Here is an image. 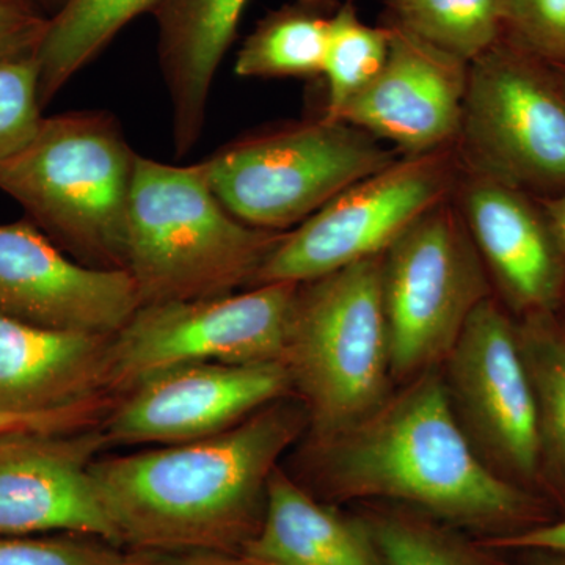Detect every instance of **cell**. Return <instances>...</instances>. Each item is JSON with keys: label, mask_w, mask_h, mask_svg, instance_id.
<instances>
[{"label": "cell", "mask_w": 565, "mask_h": 565, "mask_svg": "<svg viewBox=\"0 0 565 565\" xmlns=\"http://www.w3.org/2000/svg\"><path fill=\"white\" fill-rule=\"evenodd\" d=\"M399 158L363 129L322 115L230 141L200 166L234 217L286 233Z\"/></svg>", "instance_id": "8992f818"}, {"label": "cell", "mask_w": 565, "mask_h": 565, "mask_svg": "<svg viewBox=\"0 0 565 565\" xmlns=\"http://www.w3.org/2000/svg\"><path fill=\"white\" fill-rule=\"evenodd\" d=\"M390 51V29L364 24L352 0L334 10L323 58L327 84L323 117L337 120L345 104L359 95L384 68Z\"/></svg>", "instance_id": "d4e9b609"}, {"label": "cell", "mask_w": 565, "mask_h": 565, "mask_svg": "<svg viewBox=\"0 0 565 565\" xmlns=\"http://www.w3.org/2000/svg\"><path fill=\"white\" fill-rule=\"evenodd\" d=\"M47 22L25 0H0V65L35 57Z\"/></svg>", "instance_id": "f1b7e54d"}, {"label": "cell", "mask_w": 565, "mask_h": 565, "mask_svg": "<svg viewBox=\"0 0 565 565\" xmlns=\"http://www.w3.org/2000/svg\"><path fill=\"white\" fill-rule=\"evenodd\" d=\"M504 0H392L390 25L470 65L503 39Z\"/></svg>", "instance_id": "603a6c76"}, {"label": "cell", "mask_w": 565, "mask_h": 565, "mask_svg": "<svg viewBox=\"0 0 565 565\" xmlns=\"http://www.w3.org/2000/svg\"><path fill=\"white\" fill-rule=\"evenodd\" d=\"M382 292L393 377L446 360L476 307L490 296L455 196L427 211L384 253Z\"/></svg>", "instance_id": "ba28073f"}, {"label": "cell", "mask_w": 565, "mask_h": 565, "mask_svg": "<svg viewBox=\"0 0 565 565\" xmlns=\"http://www.w3.org/2000/svg\"><path fill=\"white\" fill-rule=\"evenodd\" d=\"M120 546L90 537L62 534L55 537L0 534V565H126Z\"/></svg>", "instance_id": "83f0119b"}, {"label": "cell", "mask_w": 565, "mask_h": 565, "mask_svg": "<svg viewBox=\"0 0 565 565\" xmlns=\"http://www.w3.org/2000/svg\"><path fill=\"white\" fill-rule=\"evenodd\" d=\"M241 555L255 565H386L359 516L341 514L277 468L262 527Z\"/></svg>", "instance_id": "d6986e66"}, {"label": "cell", "mask_w": 565, "mask_h": 565, "mask_svg": "<svg viewBox=\"0 0 565 565\" xmlns=\"http://www.w3.org/2000/svg\"><path fill=\"white\" fill-rule=\"evenodd\" d=\"M516 334L533 385L542 455L565 479V329L555 313H531Z\"/></svg>", "instance_id": "cb8c5ba5"}, {"label": "cell", "mask_w": 565, "mask_h": 565, "mask_svg": "<svg viewBox=\"0 0 565 565\" xmlns=\"http://www.w3.org/2000/svg\"><path fill=\"white\" fill-rule=\"evenodd\" d=\"M382 258L297 286L281 363L307 408L311 441L344 433L388 397Z\"/></svg>", "instance_id": "5b68a950"}, {"label": "cell", "mask_w": 565, "mask_h": 565, "mask_svg": "<svg viewBox=\"0 0 565 565\" xmlns=\"http://www.w3.org/2000/svg\"><path fill=\"white\" fill-rule=\"evenodd\" d=\"M140 308L128 270L71 258L31 221L0 225V310L44 329L114 334Z\"/></svg>", "instance_id": "5bb4252c"}, {"label": "cell", "mask_w": 565, "mask_h": 565, "mask_svg": "<svg viewBox=\"0 0 565 565\" xmlns=\"http://www.w3.org/2000/svg\"><path fill=\"white\" fill-rule=\"evenodd\" d=\"M446 360V388L479 444L508 473L533 479L542 457L533 385L516 326L492 297L475 308Z\"/></svg>", "instance_id": "7c38bea8"}, {"label": "cell", "mask_w": 565, "mask_h": 565, "mask_svg": "<svg viewBox=\"0 0 565 565\" xmlns=\"http://www.w3.org/2000/svg\"><path fill=\"white\" fill-rule=\"evenodd\" d=\"M307 429V408L288 396L211 437L98 457L92 476L121 548L243 552L278 460Z\"/></svg>", "instance_id": "6da1fadb"}, {"label": "cell", "mask_w": 565, "mask_h": 565, "mask_svg": "<svg viewBox=\"0 0 565 565\" xmlns=\"http://www.w3.org/2000/svg\"><path fill=\"white\" fill-rule=\"evenodd\" d=\"M338 6L334 0H294L267 14L237 52L234 73L248 79L322 76Z\"/></svg>", "instance_id": "44dd1931"}, {"label": "cell", "mask_w": 565, "mask_h": 565, "mask_svg": "<svg viewBox=\"0 0 565 565\" xmlns=\"http://www.w3.org/2000/svg\"><path fill=\"white\" fill-rule=\"evenodd\" d=\"M126 565H255L241 553L211 552V550H193V552H137L126 550Z\"/></svg>", "instance_id": "1f68e13d"}, {"label": "cell", "mask_w": 565, "mask_h": 565, "mask_svg": "<svg viewBox=\"0 0 565 565\" xmlns=\"http://www.w3.org/2000/svg\"><path fill=\"white\" fill-rule=\"evenodd\" d=\"M556 71H557V70H556ZM557 74H559L561 79H563V84H564V87H565V70H563V71H557Z\"/></svg>", "instance_id": "d590c367"}, {"label": "cell", "mask_w": 565, "mask_h": 565, "mask_svg": "<svg viewBox=\"0 0 565 565\" xmlns=\"http://www.w3.org/2000/svg\"><path fill=\"white\" fill-rule=\"evenodd\" d=\"M248 0H159L158 58L172 109L174 151L202 139L212 84Z\"/></svg>", "instance_id": "ac0fdd59"}, {"label": "cell", "mask_w": 565, "mask_h": 565, "mask_svg": "<svg viewBox=\"0 0 565 565\" xmlns=\"http://www.w3.org/2000/svg\"><path fill=\"white\" fill-rule=\"evenodd\" d=\"M544 207L546 217L552 223L553 232L556 234L557 243L565 258V193L553 196V199L539 200Z\"/></svg>", "instance_id": "d6a6232c"}, {"label": "cell", "mask_w": 565, "mask_h": 565, "mask_svg": "<svg viewBox=\"0 0 565 565\" xmlns=\"http://www.w3.org/2000/svg\"><path fill=\"white\" fill-rule=\"evenodd\" d=\"M386 565H509L481 539L403 505L360 515Z\"/></svg>", "instance_id": "7402d4cb"}, {"label": "cell", "mask_w": 565, "mask_h": 565, "mask_svg": "<svg viewBox=\"0 0 565 565\" xmlns=\"http://www.w3.org/2000/svg\"><path fill=\"white\" fill-rule=\"evenodd\" d=\"M35 57L0 65V161L35 137L43 115Z\"/></svg>", "instance_id": "4316f807"}, {"label": "cell", "mask_w": 565, "mask_h": 565, "mask_svg": "<svg viewBox=\"0 0 565 565\" xmlns=\"http://www.w3.org/2000/svg\"><path fill=\"white\" fill-rule=\"evenodd\" d=\"M503 39L553 70H565V0H504Z\"/></svg>", "instance_id": "484cf974"}, {"label": "cell", "mask_w": 565, "mask_h": 565, "mask_svg": "<svg viewBox=\"0 0 565 565\" xmlns=\"http://www.w3.org/2000/svg\"><path fill=\"white\" fill-rule=\"evenodd\" d=\"M99 423L70 433L0 435V534L62 531L121 548L92 476V463L107 451Z\"/></svg>", "instance_id": "4fadbf2b"}, {"label": "cell", "mask_w": 565, "mask_h": 565, "mask_svg": "<svg viewBox=\"0 0 565 565\" xmlns=\"http://www.w3.org/2000/svg\"><path fill=\"white\" fill-rule=\"evenodd\" d=\"M455 200L508 303L523 316L555 313L565 296V258L539 199L463 172Z\"/></svg>", "instance_id": "2e32d148"}, {"label": "cell", "mask_w": 565, "mask_h": 565, "mask_svg": "<svg viewBox=\"0 0 565 565\" xmlns=\"http://www.w3.org/2000/svg\"><path fill=\"white\" fill-rule=\"evenodd\" d=\"M388 29L384 68L345 104L337 120L392 143L403 158L455 147L470 65L394 25Z\"/></svg>", "instance_id": "9a60e30c"}, {"label": "cell", "mask_w": 565, "mask_h": 565, "mask_svg": "<svg viewBox=\"0 0 565 565\" xmlns=\"http://www.w3.org/2000/svg\"><path fill=\"white\" fill-rule=\"evenodd\" d=\"M310 455L332 500L403 505L482 541L550 522L535 498L478 456L446 382L430 371L344 433L311 441Z\"/></svg>", "instance_id": "7a4b0ae2"}, {"label": "cell", "mask_w": 565, "mask_h": 565, "mask_svg": "<svg viewBox=\"0 0 565 565\" xmlns=\"http://www.w3.org/2000/svg\"><path fill=\"white\" fill-rule=\"evenodd\" d=\"M136 159L110 111L52 115L22 150L0 161V191L71 258L126 270Z\"/></svg>", "instance_id": "277c9868"}, {"label": "cell", "mask_w": 565, "mask_h": 565, "mask_svg": "<svg viewBox=\"0 0 565 565\" xmlns=\"http://www.w3.org/2000/svg\"><path fill=\"white\" fill-rule=\"evenodd\" d=\"M292 394L281 362L185 364L115 397L99 427L107 449L185 444L232 429Z\"/></svg>", "instance_id": "8fae6325"}, {"label": "cell", "mask_w": 565, "mask_h": 565, "mask_svg": "<svg viewBox=\"0 0 565 565\" xmlns=\"http://www.w3.org/2000/svg\"><path fill=\"white\" fill-rule=\"evenodd\" d=\"M25 2L31 3L33 9L39 10L44 17L52 18L63 9L68 0H25Z\"/></svg>", "instance_id": "e575fe53"}, {"label": "cell", "mask_w": 565, "mask_h": 565, "mask_svg": "<svg viewBox=\"0 0 565 565\" xmlns=\"http://www.w3.org/2000/svg\"><path fill=\"white\" fill-rule=\"evenodd\" d=\"M282 234L234 217L212 192L200 162L172 166L137 154L126 270L140 307L250 288Z\"/></svg>", "instance_id": "3957f363"}, {"label": "cell", "mask_w": 565, "mask_h": 565, "mask_svg": "<svg viewBox=\"0 0 565 565\" xmlns=\"http://www.w3.org/2000/svg\"><path fill=\"white\" fill-rule=\"evenodd\" d=\"M455 148L463 172L539 200L565 193V87L557 71L498 41L468 66Z\"/></svg>", "instance_id": "52a82bcc"}, {"label": "cell", "mask_w": 565, "mask_h": 565, "mask_svg": "<svg viewBox=\"0 0 565 565\" xmlns=\"http://www.w3.org/2000/svg\"><path fill=\"white\" fill-rule=\"evenodd\" d=\"M482 542L505 553L546 552L565 556V519L545 522L516 534Z\"/></svg>", "instance_id": "4dcf8cb0"}, {"label": "cell", "mask_w": 565, "mask_h": 565, "mask_svg": "<svg viewBox=\"0 0 565 565\" xmlns=\"http://www.w3.org/2000/svg\"><path fill=\"white\" fill-rule=\"evenodd\" d=\"M520 556L516 565H565V556L546 552H515Z\"/></svg>", "instance_id": "836d02e7"}, {"label": "cell", "mask_w": 565, "mask_h": 565, "mask_svg": "<svg viewBox=\"0 0 565 565\" xmlns=\"http://www.w3.org/2000/svg\"><path fill=\"white\" fill-rule=\"evenodd\" d=\"M462 173L455 147L397 159L282 234L250 288L302 285L384 255L422 215L455 196Z\"/></svg>", "instance_id": "9c48e42d"}, {"label": "cell", "mask_w": 565, "mask_h": 565, "mask_svg": "<svg viewBox=\"0 0 565 565\" xmlns=\"http://www.w3.org/2000/svg\"><path fill=\"white\" fill-rule=\"evenodd\" d=\"M158 3L159 0H68L50 18L35 54L41 107H46L81 70L95 61L129 22L148 11L152 13Z\"/></svg>", "instance_id": "ffe728a7"}, {"label": "cell", "mask_w": 565, "mask_h": 565, "mask_svg": "<svg viewBox=\"0 0 565 565\" xmlns=\"http://www.w3.org/2000/svg\"><path fill=\"white\" fill-rule=\"evenodd\" d=\"M115 399L85 405L61 414L17 416L0 414V435L11 433H70L95 426L104 418Z\"/></svg>", "instance_id": "f546056e"}, {"label": "cell", "mask_w": 565, "mask_h": 565, "mask_svg": "<svg viewBox=\"0 0 565 565\" xmlns=\"http://www.w3.org/2000/svg\"><path fill=\"white\" fill-rule=\"evenodd\" d=\"M110 338L44 329L0 310V414H61L114 399Z\"/></svg>", "instance_id": "e0dca14e"}, {"label": "cell", "mask_w": 565, "mask_h": 565, "mask_svg": "<svg viewBox=\"0 0 565 565\" xmlns=\"http://www.w3.org/2000/svg\"><path fill=\"white\" fill-rule=\"evenodd\" d=\"M297 286L270 282L226 296L140 307L110 338L111 396L185 364L281 362Z\"/></svg>", "instance_id": "30bf717a"}]
</instances>
